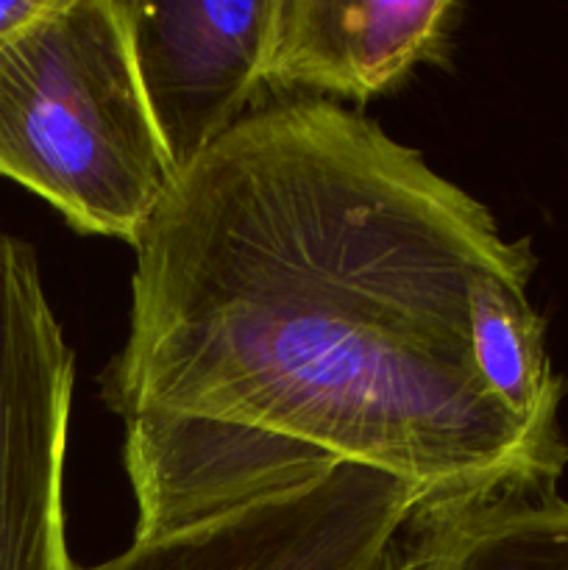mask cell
I'll list each match as a JSON object with an SVG mask.
<instances>
[{
	"label": "cell",
	"mask_w": 568,
	"mask_h": 570,
	"mask_svg": "<svg viewBox=\"0 0 568 570\" xmlns=\"http://www.w3.org/2000/svg\"><path fill=\"white\" fill-rule=\"evenodd\" d=\"M72 387L37 250L0 228V570H78L65 518Z\"/></svg>",
	"instance_id": "3"
},
{
	"label": "cell",
	"mask_w": 568,
	"mask_h": 570,
	"mask_svg": "<svg viewBox=\"0 0 568 570\" xmlns=\"http://www.w3.org/2000/svg\"><path fill=\"white\" fill-rule=\"evenodd\" d=\"M421 499L388 473L340 465L78 570H371Z\"/></svg>",
	"instance_id": "4"
},
{
	"label": "cell",
	"mask_w": 568,
	"mask_h": 570,
	"mask_svg": "<svg viewBox=\"0 0 568 570\" xmlns=\"http://www.w3.org/2000/svg\"><path fill=\"white\" fill-rule=\"evenodd\" d=\"M532 271L484 273L471 287V351L490 393L532 432H560L566 382L546 354V321L529 304Z\"/></svg>",
	"instance_id": "8"
},
{
	"label": "cell",
	"mask_w": 568,
	"mask_h": 570,
	"mask_svg": "<svg viewBox=\"0 0 568 570\" xmlns=\"http://www.w3.org/2000/svg\"><path fill=\"white\" fill-rule=\"evenodd\" d=\"M120 9L145 104L184 173L251 115L276 0H120Z\"/></svg>",
	"instance_id": "5"
},
{
	"label": "cell",
	"mask_w": 568,
	"mask_h": 570,
	"mask_svg": "<svg viewBox=\"0 0 568 570\" xmlns=\"http://www.w3.org/2000/svg\"><path fill=\"white\" fill-rule=\"evenodd\" d=\"M100 376L123 421L134 540L161 538L340 465L423 499L568 465L473 365L471 287L532 271L473 195L326 98L245 117L178 173Z\"/></svg>",
	"instance_id": "1"
},
{
	"label": "cell",
	"mask_w": 568,
	"mask_h": 570,
	"mask_svg": "<svg viewBox=\"0 0 568 570\" xmlns=\"http://www.w3.org/2000/svg\"><path fill=\"white\" fill-rule=\"evenodd\" d=\"M557 473H518L421 499L371 570H568V501Z\"/></svg>",
	"instance_id": "7"
},
{
	"label": "cell",
	"mask_w": 568,
	"mask_h": 570,
	"mask_svg": "<svg viewBox=\"0 0 568 570\" xmlns=\"http://www.w3.org/2000/svg\"><path fill=\"white\" fill-rule=\"evenodd\" d=\"M460 14L454 0H276L265 87L365 104L418 65H449Z\"/></svg>",
	"instance_id": "6"
},
{
	"label": "cell",
	"mask_w": 568,
	"mask_h": 570,
	"mask_svg": "<svg viewBox=\"0 0 568 570\" xmlns=\"http://www.w3.org/2000/svg\"><path fill=\"white\" fill-rule=\"evenodd\" d=\"M0 176L81 234L139 243L176 181L120 0H48L0 39Z\"/></svg>",
	"instance_id": "2"
},
{
	"label": "cell",
	"mask_w": 568,
	"mask_h": 570,
	"mask_svg": "<svg viewBox=\"0 0 568 570\" xmlns=\"http://www.w3.org/2000/svg\"><path fill=\"white\" fill-rule=\"evenodd\" d=\"M45 6H48V0H0V39L33 20Z\"/></svg>",
	"instance_id": "9"
}]
</instances>
